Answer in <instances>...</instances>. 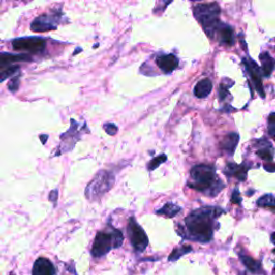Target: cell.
<instances>
[{
    "instance_id": "9a60e30c",
    "label": "cell",
    "mask_w": 275,
    "mask_h": 275,
    "mask_svg": "<svg viewBox=\"0 0 275 275\" xmlns=\"http://www.w3.org/2000/svg\"><path fill=\"white\" fill-rule=\"evenodd\" d=\"M239 140H240V137L238 134H235V132L227 135L222 142V148L224 149V151H226L227 154L232 156L236 145H238L239 143Z\"/></svg>"
},
{
    "instance_id": "9c48e42d",
    "label": "cell",
    "mask_w": 275,
    "mask_h": 275,
    "mask_svg": "<svg viewBox=\"0 0 275 275\" xmlns=\"http://www.w3.org/2000/svg\"><path fill=\"white\" fill-rule=\"evenodd\" d=\"M243 64L245 66L246 70L249 71L252 81L255 85L256 90H257L260 96L263 98L264 97V91H263V85H262V79H261V73H260V69L253 59L251 58H244L243 59Z\"/></svg>"
},
{
    "instance_id": "8fae6325",
    "label": "cell",
    "mask_w": 275,
    "mask_h": 275,
    "mask_svg": "<svg viewBox=\"0 0 275 275\" xmlns=\"http://www.w3.org/2000/svg\"><path fill=\"white\" fill-rule=\"evenodd\" d=\"M250 167L245 165H236L234 163H228L224 170V173L228 177H235L239 181L244 182L248 177V171Z\"/></svg>"
},
{
    "instance_id": "3957f363",
    "label": "cell",
    "mask_w": 275,
    "mask_h": 275,
    "mask_svg": "<svg viewBox=\"0 0 275 275\" xmlns=\"http://www.w3.org/2000/svg\"><path fill=\"white\" fill-rule=\"evenodd\" d=\"M124 243V235L121 231L112 226H108L106 230L97 232L91 246V256L94 258H100L107 255L111 250L119 249Z\"/></svg>"
},
{
    "instance_id": "cb8c5ba5",
    "label": "cell",
    "mask_w": 275,
    "mask_h": 275,
    "mask_svg": "<svg viewBox=\"0 0 275 275\" xmlns=\"http://www.w3.org/2000/svg\"><path fill=\"white\" fill-rule=\"evenodd\" d=\"M166 160H167V155H165V154H161V155L153 158L147 165L148 171H153V170L157 169L161 164H164Z\"/></svg>"
},
{
    "instance_id": "30bf717a",
    "label": "cell",
    "mask_w": 275,
    "mask_h": 275,
    "mask_svg": "<svg viewBox=\"0 0 275 275\" xmlns=\"http://www.w3.org/2000/svg\"><path fill=\"white\" fill-rule=\"evenodd\" d=\"M32 62L30 55L28 54H11V53H0V71L8 69L14 66L15 63Z\"/></svg>"
},
{
    "instance_id": "ffe728a7",
    "label": "cell",
    "mask_w": 275,
    "mask_h": 275,
    "mask_svg": "<svg viewBox=\"0 0 275 275\" xmlns=\"http://www.w3.org/2000/svg\"><path fill=\"white\" fill-rule=\"evenodd\" d=\"M193 252V248L191 245H182L179 246V248H176L173 250V252L169 255L168 260L169 261H176L179 258L182 257V256Z\"/></svg>"
},
{
    "instance_id": "d6a6232c",
    "label": "cell",
    "mask_w": 275,
    "mask_h": 275,
    "mask_svg": "<svg viewBox=\"0 0 275 275\" xmlns=\"http://www.w3.org/2000/svg\"><path fill=\"white\" fill-rule=\"evenodd\" d=\"M274 232H272V234H271V242H272V244H274Z\"/></svg>"
},
{
    "instance_id": "5b68a950",
    "label": "cell",
    "mask_w": 275,
    "mask_h": 275,
    "mask_svg": "<svg viewBox=\"0 0 275 275\" xmlns=\"http://www.w3.org/2000/svg\"><path fill=\"white\" fill-rule=\"evenodd\" d=\"M115 177L111 172L101 170L89 182L85 188V197L89 201H95L100 199L104 194H107L114 185Z\"/></svg>"
},
{
    "instance_id": "7a4b0ae2",
    "label": "cell",
    "mask_w": 275,
    "mask_h": 275,
    "mask_svg": "<svg viewBox=\"0 0 275 275\" xmlns=\"http://www.w3.org/2000/svg\"><path fill=\"white\" fill-rule=\"evenodd\" d=\"M187 186L208 197H216L225 188V184L216 174V168L203 164L191 170V181Z\"/></svg>"
},
{
    "instance_id": "6da1fadb",
    "label": "cell",
    "mask_w": 275,
    "mask_h": 275,
    "mask_svg": "<svg viewBox=\"0 0 275 275\" xmlns=\"http://www.w3.org/2000/svg\"><path fill=\"white\" fill-rule=\"evenodd\" d=\"M226 214L224 208L214 205H206L194 210L184 220V224L176 226V231L185 240L208 243L214 232L220 229L218 217Z\"/></svg>"
},
{
    "instance_id": "5bb4252c",
    "label": "cell",
    "mask_w": 275,
    "mask_h": 275,
    "mask_svg": "<svg viewBox=\"0 0 275 275\" xmlns=\"http://www.w3.org/2000/svg\"><path fill=\"white\" fill-rule=\"evenodd\" d=\"M239 257L242 261V263L245 265L246 269H248L253 274H262V265L260 260H255L250 255H246L243 252L239 253Z\"/></svg>"
},
{
    "instance_id": "2e32d148",
    "label": "cell",
    "mask_w": 275,
    "mask_h": 275,
    "mask_svg": "<svg viewBox=\"0 0 275 275\" xmlns=\"http://www.w3.org/2000/svg\"><path fill=\"white\" fill-rule=\"evenodd\" d=\"M212 88H213V84L211 80L203 79L196 84V86L194 88V94L198 98H205L211 94Z\"/></svg>"
},
{
    "instance_id": "83f0119b",
    "label": "cell",
    "mask_w": 275,
    "mask_h": 275,
    "mask_svg": "<svg viewBox=\"0 0 275 275\" xmlns=\"http://www.w3.org/2000/svg\"><path fill=\"white\" fill-rule=\"evenodd\" d=\"M275 134V114L271 113L269 116V135L273 137Z\"/></svg>"
},
{
    "instance_id": "ba28073f",
    "label": "cell",
    "mask_w": 275,
    "mask_h": 275,
    "mask_svg": "<svg viewBox=\"0 0 275 275\" xmlns=\"http://www.w3.org/2000/svg\"><path fill=\"white\" fill-rule=\"evenodd\" d=\"M58 20L56 18V15L53 14H43L32 23V30L36 33H43V32H50L55 30L57 28Z\"/></svg>"
},
{
    "instance_id": "ac0fdd59",
    "label": "cell",
    "mask_w": 275,
    "mask_h": 275,
    "mask_svg": "<svg viewBox=\"0 0 275 275\" xmlns=\"http://www.w3.org/2000/svg\"><path fill=\"white\" fill-rule=\"evenodd\" d=\"M220 30V40L222 44L232 46L235 43L234 40V33L233 29L229 26H221L218 28Z\"/></svg>"
},
{
    "instance_id": "e0dca14e",
    "label": "cell",
    "mask_w": 275,
    "mask_h": 275,
    "mask_svg": "<svg viewBox=\"0 0 275 275\" xmlns=\"http://www.w3.org/2000/svg\"><path fill=\"white\" fill-rule=\"evenodd\" d=\"M182 210H183L182 206H179L172 202H168L163 207L157 210L156 214L168 217V218H172V217H175L179 212H182Z\"/></svg>"
},
{
    "instance_id": "52a82bcc",
    "label": "cell",
    "mask_w": 275,
    "mask_h": 275,
    "mask_svg": "<svg viewBox=\"0 0 275 275\" xmlns=\"http://www.w3.org/2000/svg\"><path fill=\"white\" fill-rule=\"evenodd\" d=\"M46 41L39 37L18 38L12 41L13 49L16 51H27L30 53H40L45 49Z\"/></svg>"
},
{
    "instance_id": "4316f807",
    "label": "cell",
    "mask_w": 275,
    "mask_h": 275,
    "mask_svg": "<svg viewBox=\"0 0 275 275\" xmlns=\"http://www.w3.org/2000/svg\"><path fill=\"white\" fill-rule=\"evenodd\" d=\"M103 128H104V130H106L107 134L110 135V136L116 135V132L118 131L117 126L114 125V124H110V123H108V124H104L103 125Z\"/></svg>"
},
{
    "instance_id": "44dd1931",
    "label": "cell",
    "mask_w": 275,
    "mask_h": 275,
    "mask_svg": "<svg viewBox=\"0 0 275 275\" xmlns=\"http://www.w3.org/2000/svg\"><path fill=\"white\" fill-rule=\"evenodd\" d=\"M257 155L267 161H273V157H274V150H273V146L271 143H269V141H267V143H264L263 147H260L257 150Z\"/></svg>"
},
{
    "instance_id": "277c9868",
    "label": "cell",
    "mask_w": 275,
    "mask_h": 275,
    "mask_svg": "<svg viewBox=\"0 0 275 275\" xmlns=\"http://www.w3.org/2000/svg\"><path fill=\"white\" fill-rule=\"evenodd\" d=\"M221 8L217 4H202L194 8V15L201 24L208 37H213V33L221 27L220 23Z\"/></svg>"
},
{
    "instance_id": "603a6c76",
    "label": "cell",
    "mask_w": 275,
    "mask_h": 275,
    "mask_svg": "<svg viewBox=\"0 0 275 275\" xmlns=\"http://www.w3.org/2000/svg\"><path fill=\"white\" fill-rule=\"evenodd\" d=\"M18 73H20V67H18V66H12V67L10 68L0 71V83L8 78L14 77L15 74H18Z\"/></svg>"
},
{
    "instance_id": "d4e9b609",
    "label": "cell",
    "mask_w": 275,
    "mask_h": 275,
    "mask_svg": "<svg viewBox=\"0 0 275 275\" xmlns=\"http://www.w3.org/2000/svg\"><path fill=\"white\" fill-rule=\"evenodd\" d=\"M20 77H21V74L18 73L16 77H12L10 82L8 83V88L10 89V91L15 93L18 89V87H20Z\"/></svg>"
},
{
    "instance_id": "4dcf8cb0",
    "label": "cell",
    "mask_w": 275,
    "mask_h": 275,
    "mask_svg": "<svg viewBox=\"0 0 275 275\" xmlns=\"http://www.w3.org/2000/svg\"><path fill=\"white\" fill-rule=\"evenodd\" d=\"M264 169L267 170V171L269 172H274V165H273V161L272 163H270V165H264Z\"/></svg>"
},
{
    "instance_id": "7c38bea8",
    "label": "cell",
    "mask_w": 275,
    "mask_h": 275,
    "mask_svg": "<svg viewBox=\"0 0 275 275\" xmlns=\"http://www.w3.org/2000/svg\"><path fill=\"white\" fill-rule=\"evenodd\" d=\"M33 275H56V269L49 259L40 257L34 263Z\"/></svg>"
},
{
    "instance_id": "f1b7e54d",
    "label": "cell",
    "mask_w": 275,
    "mask_h": 275,
    "mask_svg": "<svg viewBox=\"0 0 275 275\" xmlns=\"http://www.w3.org/2000/svg\"><path fill=\"white\" fill-rule=\"evenodd\" d=\"M227 95H228V88H227L225 85H221V87H220V98L221 100L225 99Z\"/></svg>"
},
{
    "instance_id": "8992f818",
    "label": "cell",
    "mask_w": 275,
    "mask_h": 275,
    "mask_svg": "<svg viewBox=\"0 0 275 275\" xmlns=\"http://www.w3.org/2000/svg\"><path fill=\"white\" fill-rule=\"evenodd\" d=\"M128 236L132 248L137 253L144 252L148 245V238L143 228L137 223L135 217H130L127 226Z\"/></svg>"
},
{
    "instance_id": "7402d4cb",
    "label": "cell",
    "mask_w": 275,
    "mask_h": 275,
    "mask_svg": "<svg viewBox=\"0 0 275 275\" xmlns=\"http://www.w3.org/2000/svg\"><path fill=\"white\" fill-rule=\"evenodd\" d=\"M258 207H270L271 210H274L275 202H274V196L272 194H267L261 196L257 202H256Z\"/></svg>"
},
{
    "instance_id": "f546056e",
    "label": "cell",
    "mask_w": 275,
    "mask_h": 275,
    "mask_svg": "<svg viewBox=\"0 0 275 275\" xmlns=\"http://www.w3.org/2000/svg\"><path fill=\"white\" fill-rule=\"evenodd\" d=\"M57 197H58V191L55 189V191L51 192L50 194V201H52L54 204H56V201H57Z\"/></svg>"
},
{
    "instance_id": "4fadbf2b",
    "label": "cell",
    "mask_w": 275,
    "mask_h": 275,
    "mask_svg": "<svg viewBox=\"0 0 275 275\" xmlns=\"http://www.w3.org/2000/svg\"><path fill=\"white\" fill-rule=\"evenodd\" d=\"M158 67L165 73H171L178 67V59L173 54L160 55L156 58Z\"/></svg>"
},
{
    "instance_id": "1f68e13d",
    "label": "cell",
    "mask_w": 275,
    "mask_h": 275,
    "mask_svg": "<svg viewBox=\"0 0 275 275\" xmlns=\"http://www.w3.org/2000/svg\"><path fill=\"white\" fill-rule=\"evenodd\" d=\"M47 138H49V136H47V135H42V136H40V139H41V141H42V143H43V144H45V142H46Z\"/></svg>"
},
{
    "instance_id": "484cf974",
    "label": "cell",
    "mask_w": 275,
    "mask_h": 275,
    "mask_svg": "<svg viewBox=\"0 0 275 275\" xmlns=\"http://www.w3.org/2000/svg\"><path fill=\"white\" fill-rule=\"evenodd\" d=\"M231 202L233 204H238V205L242 204V198H241V194H240L238 188H235L231 195Z\"/></svg>"
},
{
    "instance_id": "d6986e66",
    "label": "cell",
    "mask_w": 275,
    "mask_h": 275,
    "mask_svg": "<svg viewBox=\"0 0 275 275\" xmlns=\"http://www.w3.org/2000/svg\"><path fill=\"white\" fill-rule=\"evenodd\" d=\"M260 62H261V69L264 77H270L274 70V59L272 56L267 53H261L260 55Z\"/></svg>"
}]
</instances>
